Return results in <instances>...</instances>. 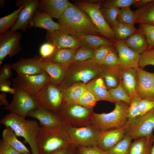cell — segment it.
Masks as SVG:
<instances>
[{
	"mask_svg": "<svg viewBox=\"0 0 154 154\" xmlns=\"http://www.w3.org/2000/svg\"><path fill=\"white\" fill-rule=\"evenodd\" d=\"M132 140L130 136L125 135L120 141L106 152L107 154H129Z\"/></svg>",
	"mask_w": 154,
	"mask_h": 154,
	"instance_id": "d590c367",
	"label": "cell"
},
{
	"mask_svg": "<svg viewBox=\"0 0 154 154\" xmlns=\"http://www.w3.org/2000/svg\"><path fill=\"white\" fill-rule=\"evenodd\" d=\"M76 50L69 48H56L50 57L42 60L67 66L72 62Z\"/></svg>",
	"mask_w": 154,
	"mask_h": 154,
	"instance_id": "484cf974",
	"label": "cell"
},
{
	"mask_svg": "<svg viewBox=\"0 0 154 154\" xmlns=\"http://www.w3.org/2000/svg\"><path fill=\"white\" fill-rule=\"evenodd\" d=\"M57 23L60 26V31L78 39L88 35H100L88 15L72 3Z\"/></svg>",
	"mask_w": 154,
	"mask_h": 154,
	"instance_id": "6da1fadb",
	"label": "cell"
},
{
	"mask_svg": "<svg viewBox=\"0 0 154 154\" xmlns=\"http://www.w3.org/2000/svg\"><path fill=\"white\" fill-rule=\"evenodd\" d=\"M14 88L15 91L12 102L3 109L25 118L29 113L39 106L34 96L18 88Z\"/></svg>",
	"mask_w": 154,
	"mask_h": 154,
	"instance_id": "30bf717a",
	"label": "cell"
},
{
	"mask_svg": "<svg viewBox=\"0 0 154 154\" xmlns=\"http://www.w3.org/2000/svg\"><path fill=\"white\" fill-rule=\"evenodd\" d=\"M106 67L94 63L91 59L70 63L67 66L64 79L57 86L62 91L76 83L86 84L93 79L101 77Z\"/></svg>",
	"mask_w": 154,
	"mask_h": 154,
	"instance_id": "3957f363",
	"label": "cell"
},
{
	"mask_svg": "<svg viewBox=\"0 0 154 154\" xmlns=\"http://www.w3.org/2000/svg\"><path fill=\"white\" fill-rule=\"evenodd\" d=\"M3 85H6L10 86L11 85V83L8 79L0 76V86Z\"/></svg>",
	"mask_w": 154,
	"mask_h": 154,
	"instance_id": "680465c9",
	"label": "cell"
},
{
	"mask_svg": "<svg viewBox=\"0 0 154 154\" xmlns=\"http://www.w3.org/2000/svg\"><path fill=\"white\" fill-rule=\"evenodd\" d=\"M55 47L52 44L46 42L42 44L39 49L40 56L42 59L48 58L54 53Z\"/></svg>",
	"mask_w": 154,
	"mask_h": 154,
	"instance_id": "681fc988",
	"label": "cell"
},
{
	"mask_svg": "<svg viewBox=\"0 0 154 154\" xmlns=\"http://www.w3.org/2000/svg\"><path fill=\"white\" fill-rule=\"evenodd\" d=\"M87 88L95 96L97 100L106 101L115 103L116 101L109 92L103 78H97L86 84Z\"/></svg>",
	"mask_w": 154,
	"mask_h": 154,
	"instance_id": "7402d4cb",
	"label": "cell"
},
{
	"mask_svg": "<svg viewBox=\"0 0 154 154\" xmlns=\"http://www.w3.org/2000/svg\"><path fill=\"white\" fill-rule=\"evenodd\" d=\"M42 60L40 56L36 55L32 58H22L10 65L18 75H37L44 72L40 65Z\"/></svg>",
	"mask_w": 154,
	"mask_h": 154,
	"instance_id": "d6986e66",
	"label": "cell"
},
{
	"mask_svg": "<svg viewBox=\"0 0 154 154\" xmlns=\"http://www.w3.org/2000/svg\"><path fill=\"white\" fill-rule=\"evenodd\" d=\"M35 96L39 107L56 114L64 103L62 91L51 82L46 84Z\"/></svg>",
	"mask_w": 154,
	"mask_h": 154,
	"instance_id": "ba28073f",
	"label": "cell"
},
{
	"mask_svg": "<svg viewBox=\"0 0 154 154\" xmlns=\"http://www.w3.org/2000/svg\"><path fill=\"white\" fill-rule=\"evenodd\" d=\"M125 135V126L100 131L97 147L106 152L120 141Z\"/></svg>",
	"mask_w": 154,
	"mask_h": 154,
	"instance_id": "e0dca14e",
	"label": "cell"
},
{
	"mask_svg": "<svg viewBox=\"0 0 154 154\" xmlns=\"http://www.w3.org/2000/svg\"><path fill=\"white\" fill-rule=\"evenodd\" d=\"M122 69L119 66L114 68L106 67L101 77L104 79L108 89L114 88L118 86Z\"/></svg>",
	"mask_w": 154,
	"mask_h": 154,
	"instance_id": "836d02e7",
	"label": "cell"
},
{
	"mask_svg": "<svg viewBox=\"0 0 154 154\" xmlns=\"http://www.w3.org/2000/svg\"><path fill=\"white\" fill-rule=\"evenodd\" d=\"M119 21L124 23L134 25L135 24L136 15L130 7L121 9L117 17Z\"/></svg>",
	"mask_w": 154,
	"mask_h": 154,
	"instance_id": "f35d334b",
	"label": "cell"
},
{
	"mask_svg": "<svg viewBox=\"0 0 154 154\" xmlns=\"http://www.w3.org/2000/svg\"><path fill=\"white\" fill-rule=\"evenodd\" d=\"M40 65L42 70L49 76L51 82L57 85L64 79L67 66L42 60L40 63Z\"/></svg>",
	"mask_w": 154,
	"mask_h": 154,
	"instance_id": "d4e9b609",
	"label": "cell"
},
{
	"mask_svg": "<svg viewBox=\"0 0 154 154\" xmlns=\"http://www.w3.org/2000/svg\"><path fill=\"white\" fill-rule=\"evenodd\" d=\"M114 46L118 54L119 66L122 69L139 67L141 54L130 49L123 41L116 40Z\"/></svg>",
	"mask_w": 154,
	"mask_h": 154,
	"instance_id": "9a60e30c",
	"label": "cell"
},
{
	"mask_svg": "<svg viewBox=\"0 0 154 154\" xmlns=\"http://www.w3.org/2000/svg\"><path fill=\"white\" fill-rule=\"evenodd\" d=\"M109 92L116 101L124 102L129 106L131 100V98L128 95L122 86L120 81L116 87L108 89Z\"/></svg>",
	"mask_w": 154,
	"mask_h": 154,
	"instance_id": "8d00e7d4",
	"label": "cell"
},
{
	"mask_svg": "<svg viewBox=\"0 0 154 154\" xmlns=\"http://www.w3.org/2000/svg\"><path fill=\"white\" fill-rule=\"evenodd\" d=\"M120 9L115 8H105L101 7V10L111 27L116 22Z\"/></svg>",
	"mask_w": 154,
	"mask_h": 154,
	"instance_id": "bcb514c9",
	"label": "cell"
},
{
	"mask_svg": "<svg viewBox=\"0 0 154 154\" xmlns=\"http://www.w3.org/2000/svg\"><path fill=\"white\" fill-rule=\"evenodd\" d=\"M77 146L73 143L51 154H77Z\"/></svg>",
	"mask_w": 154,
	"mask_h": 154,
	"instance_id": "f5cc1de1",
	"label": "cell"
},
{
	"mask_svg": "<svg viewBox=\"0 0 154 154\" xmlns=\"http://www.w3.org/2000/svg\"><path fill=\"white\" fill-rule=\"evenodd\" d=\"M101 65L108 68L119 66L118 55L114 49L109 53L102 62Z\"/></svg>",
	"mask_w": 154,
	"mask_h": 154,
	"instance_id": "7dc6e473",
	"label": "cell"
},
{
	"mask_svg": "<svg viewBox=\"0 0 154 154\" xmlns=\"http://www.w3.org/2000/svg\"><path fill=\"white\" fill-rule=\"evenodd\" d=\"M115 104L114 109L110 113H94L91 124L100 131L124 126L128 119L129 106L120 101H117Z\"/></svg>",
	"mask_w": 154,
	"mask_h": 154,
	"instance_id": "5b68a950",
	"label": "cell"
},
{
	"mask_svg": "<svg viewBox=\"0 0 154 154\" xmlns=\"http://www.w3.org/2000/svg\"><path fill=\"white\" fill-rule=\"evenodd\" d=\"M116 40L124 41L137 30L134 25L121 22L117 20L111 27Z\"/></svg>",
	"mask_w": 154,
	"mask_h": 154,
	"instance_id": "d6a6232c",
	"label": "cell"
},
{
	"mask_svg": "<svg viewBox=\"0 0 154 154\" xmlns=\"http://www.w3.org/2000/svg\"><path fill=\"white\" fill-rule=\"evenodd\" d=\"M21 33L11 29L0 34V65L7 55L10 58L15 56L22 50L20 41Z\"/></svg>",
	"mask_w": 154,
	"mask_h": 154,
	"instance_id": "4fadbf2b",
	"label": "cell"
},
{
	"mask_svg": "<svg viewBox=\"0 0 154 154\" xmlns=\"http://www.w3.org/2000/svg\"><path fill=\"white\" fill-rule=\"evenodd\" d=\"M0 90L3 92H9L10 93L13 94L15 91V88H12L10 86L6 85H3L0 86Z\"/></svg>",
	"mask_w": 154,
	"mask_h": 154,
	"instance_id": "9f6ffc18",
	"label": "cell"
},
{
	"mask_svg": "<svg viewBox=\"0 0 154 154\" xmlns=\"http://www.w3.org/2000/svg\"><path fill=\"white\" fill-rule=\"evenodd\" d=\"M139 29L145 35L149 46L154 48V25L140 24Z\"/></svg>",
	"mask_w": 154,
	"mask_h": 154,
	"instance_id": "ee69618b",
	"label": "cell"
},
{
	"mask_svg": "<svg viewBox=\"0 0 154 154\" xmlns=\"http://www.w3.org/2000/svg\"><path fill=\"white\" fill-rule=\"evenodd\" d=\"M14 88L34 96L47 83L50 78L45 72L34 75H18L12 80Z\"/></svg>",
	"mask_w": 154,
	"mask_h": 154,
	"instance_id": "8fae6325",
	"label": "cell"
},
{
	"mask_svg": "<svg viewBox=\"0 0 154 154\" xmlns=\"http://www.w3.org/2000/svg\"><path fill=\"white\" fill-rule=\"evenodd\" d=\"M97 101L95 96L87 88L75 103L85 107L93 108Z\"/></svg>",
	"mask_w": 154,
	"mask_h": 154,
	"instance_id": "60d3db41",
	"label": "cell"
},
{
	"mask_svg": "<svg viewBox=\"0 0 154 154\" xmlns=\"http://www.w3.org/2000/svg\"><path fill=\"white\" fill-rule=\"evenodd\" d=\"M68 131L72 141L76 146H97L100 130L95 126L91 124L79 127H68Z\"/></svg>",
	"mask_w": 154,
	"mask_h": 154,
	"instance_id": "7c38bea8",
	"label": "cell"
},
{
	"mask_svg": "<svg viewBox=\"0 0 154 154\" xmlns=\"http://www.w3.org/2000/svg\"><path fill=\"white\" fill-rule=\"evenodd\" d=\"M137 0H108L103 1L102 7L103 8H115L121 9L130 7L134 5Z\"/></svg>",
	"mask_w": 154,
	"mask_h": 154,
	"instance_id": "b9f144b4",
	"label": "cell"
},
{
	"mask_svg": "<svg viewBox=\"0 0 154 154\" xmlns=\"http://www.w3.org/2000/svg\"><path fill=\"white\" fill-rule=\"evenodd\" d=\"M0 123L6 127L11 128L16 136L24 138L29 144L32 154H39L37 139L40 127L37 121L26 119L25 117L10 112L1 119Z\"/></svg>",
	"mask_w": 154,
	"mask_h": 154,
	"instance_id": "277c9868",
	"label": "cell"
},
{
	"mask_svg": "<svg viewBox=\"0 0 154 154\" xmlns=\"http://www.w3.org/2000/svg\"><path fill=\"white\" fill-rule=\"evenodd\" d=\"M125 126V135L132 139L151 135L154 129V108L144 115L128 119Z\"/></svg>",
	"mask_w": 154,
	"mask_h": 154,
	"instance_id": "9c48e42d",
	"label": "cell"
},
{
	"mask_svg": "<svg viewBox=\"0 0 154 154\" xmlns=\"http://www.w3.org/2000/svg\"><path fill=\"white\" fill-rule=\"evenodd\" d=\"M5 3V1L3 0H0V8H3L4 6Z\"/></svg>",
	"mask_w": 154,
	"mask_h": 154,
	"instance_id": "91938a15",
	"label": "cell"
},
{
	"mask_svg": "<svg viewBox=\"0 0 154 154\" xmlns=\"http://www.w3.org/2000/svg\"><path fill=\"white\" fill-rule=\"evenodd\" d=\"M9 104L6 99V94L4 93H1L0 94V105H4L7 106Z\"/></svg>",
	"mask_w": 154,
	"mask_h": 154,
	"instance_id": "6f0895ef",
	"label": "cell"
},
{
	"mask_svg": "<svg viewBox=\"0 0 154 154\" xmlns=\"http://www.w3.org/2000/svg\"><path fill=\"white\" fill-rule=\"evenodd\" d=\"M27 116L38 119L41 127H55L63 123L61 119L57 114L40 107L29 113Z\"/></svg>",
	"mask_w": 154,
	"mask_h": 154,
	"instance_id": "44dd1931",
	"label": "cell"
},
{
	"mask_svg": "<svg viewBox=\"0 0 154 154\" xmlns=\"http://www.w3.org/2000/svg\"><path fill=\"white\" fill-rule=\"evenodd\" d=\"M94 113L93 108L76 103H64L57 115L68 127H79L91 124Z\"/></svg>",
	"mask_w": 154,
	"mask_h": 154,
	"instance_id": "8992f818",
	"label": "cell"
},
{
	"mask_svg": "<svg viewBox=\"0 0 154 154\" xmlns=\"http://www.w3.org/2000/svg\"><path fill=\"white\" fill-rule=\"evenodd\" d=\"M95 50L81 46L76 49L71 63L82 62L92 59Z\"/></svg>",
	"mask_w": 154,
	"mask_h": 154,
	"instance_id": "74e56055",
	"label": "cell"
},
{
	"mask_svg": "<svg viewBox=\"0 0 154 154\" xmlns=\"http://www.w3.org/2000/svg\"><path fill=\"white\" fill-rule=\"evenodd\" d=\"M154 141L152 135L134 139L131 143L129 154H150Z\"/></svg>",
	"mask_w": 154,
	"mask_h": 154,
	"instance_id": "83f0119b",
	"label": "cell"
},
{
	"mask_svg": "<svg viewBox=\"0 0 154 154\" xmlns=\"http://www.w3.org/2000/svg\"><path fill=\"white\" fill-rule=\"evenodd\" d=\"M150 154H154V145L152 147Z\"/></svg>",
	"mask_w": 154,
	"mask_h": 154,
	"instance_id": "94428289",
	"label": "cell"
},
{
	"mask_svg": "<svg viewBox=\"0 0 154 154\" xmlns=\"http://www.w3.org/2000/svg\"><path fill=\"white\" fill-rule=\"evenodd\" d=\"M77 154H107L106 152L100 149L97 146H77Z\"/></svg>",
	"mask_w": 154,
	"mask_h": 154,
	"instance_id": "f907efd6",
	"label": "cell"
},
{
	"mask_svg": "<svg viewBox=\"0 0 154 154\" xmlns=\"http://www.w3.org/2000/svg\"><path fill=\"white\" fill-rule=\"evenodd\" d=\"M40 3V1L38 0H17L15 6L18 7L23 5L24 7L19 14L16 24L10 29L13 31L20 30L24 32H26L28 25L39 7Z\"/></svg>",
	"mask_w": 154,
	"mask_h": 154,
	"instance_id": "5bb4252c",
	"label": "cell"
},
{
	"mask_svg": "<svg viewBox=\"0 0 154 154\" xmlns=\"http://www.w3.org/2000/svg\"><path fill=\"white\" fill-rule=\"evenodd\" d=\"M120 81L124 89L131 98L137 94L136 69H122L120 73Z\"/></svg>",
	"mask_w": 154,
	"mask_h": 154,
	"instance_id": "cb8c5ba5",
	"label": "cell"
},
{
	"mask_svg": "<svg viewBox=\"0 0 154 154\" xmlns=\"http://www.w3.org/2000/svg\"><path fill=\"white\" fill-rule=\"evenodd\" d=\"M37 142L39 154H51L73 143L68 127L63 123L52 128L40 127Z\"/></svg>",
	"mask_w": 154,
	"mask_h": 154,
	"instance_id": "7a4b0ae2",
	"label": "cell"
},
{
	"mask_svg": "<svg viewBox=\"0 0 154 154\" xmlns=\"http://www.w3.org/2000/svg\"><path fill=\"white\" fill-rule=\"evenodd\" d=\"M52 18L47 14L37 10L29 24V26L31 27L43 29L49 32L60 30L59 25L54 22Z\"/></svg>",
	"mask_w": 154,
	"mask_h": 154,
	"instance_id": "603a6c76",
	"label": "cell"
},
{
	"mask_svg": "<svg viewBox=\"0 0 154 154\" xmlns=\"http://www.w3.org/2000/svg\"><path fill=\"white\" fill-rule=\"evenodd\" d=\"M141 99L137 94L131 98L128 110V119H132L140 116L139 104Z\"/></svg>",
	"mask_w": 154,
	"mask_h": 154,
	"instance_id": "7bdbcfd3",
	"label": "cell"
},
{
	"mask_svg": "<svg viewBox=\"0 0 154 154\" xmlns=\"http://www.w3.org/2000/svg\"><path fill=\"white\" fill-rule=\"evenodd\" d=\"M137 94L141 99L154 98V73L139 67L136 69Z\"/></svg>",
	"mask_w": 154,
	"mask_h": 154,
	"instance_id": "2e32d148",
	"label": "cell"
},
{
	"mask_svg": "<svg viewBox=\"0 0 154 154\" xmlns=\"http://www.w3.org/2000/svg\"><path fill=\"white\" fill-rule=\"evenodd\" d=\"M102 0H77L74 5L85 12L98 29L100 35L115 42L114 33L106 20L101 10Z\"/></svg>",
	"mask_w": 154,
	"mask_h": 154,
	"instance_id": "52a82bcc",
	"label": "cell"
},
{
	"mask_svg": "<svg viewBox=\"0 0 154 154\" xmlns=\"http://www.w3.org/2000/svg\"><path fill=\"white\" fill-rule=\"evenodd\" d=\"M0 154H21L1 139L0 141Z\"/></svg>",
	"mask_w": 154,
	"mask_h": 154,
	"instance_id": "816d5d0a",
	"label": "cell"
},
{
	"mask_svg": "<svg viewBox=\"0 0 154 154\" xmlns=\"http://www.w3.org/2000/svg\"><path fill=\"white\" fill-rule=\"evenodd\" d=\"M140 115H143L154 108V98L141 99L139 104Z\"/></svg>",
	"mask_w": 154,
	"mask_h": 154,
	"instance_id": "c3c4849f",
	"label": "cell"
},
{
	"mask_svg": "<svg viewBox=\"0 0 154 154\" xmlns=\"http://www.w3.org/2000/svg\"><path fill=\"white\" fill-rule=\"evenodd\" d=\"M46 39L47 42L52 44L56 48L76 50L81 46L79 39L60 30L47 31Z\"/></svg>",
	"mask_w": 154,
	"mask_h": 154,
	"instance_id": "ac0fdd59",
	"label": "cell"
},
{
	"mask_svg": "<svg viewBox=\"0 0 154 154\" xmlns=\"http://www.w3.org/2000/svg\"><path fill=\"white\" fill-rule=\"evenodd\" d=\"M136 23L154 25V1L135 11Z\"/></svg>",
	"mask_w": 154,
	"mask_h": 154,
	"instance_id": "1f68e13d",
	"label": "cell"
},
{
	"mask_svg": "<svg viewBox=\"0 0 154 154\" xmlns=\"http://www.w3.org/2000/svg\"><path fill=\"white\" fill-rule=\"evenodd\" d=\"M10 65L5 64L1 68L0 72V76L7 79L11 78L12 75Z\"/></svg>",
	"mask_w": 154,
	"mask_h": 154,
	"instance_id": "db71d44e",
	"label": "cell"
},
{
	"mask_svg": "<svg viewBox=\"0 0 154 154\" xmlns=\"http://www.w3.org/2000/svg\"><path fill=\"white\" fill-rule=\"evenodd\" d=\"M3 140L18 152L23 154H30L29 150L17 138L13 130L10 127H6L2 132Z\"/></svg>",
	"mask_w": 154,
	"mask_h": 154,
	"instance_id": "4dcf8cb0",
	"label": "cell"
},
{
	"mask_svg": "<svg viewBox=\"0 0 154 154\" xmlns=\"http://www.w3.org/2000/svg\"><path fill=\"white\" fill-rule=\"evenodd\" d=\"M71 4L67 0H41L39 11L58 19Z\"/></svg>",
	"mask_w": 154,
	"mask_h": 154,
	"instance_id": "ffe728a7",
	"label": "cell"
},
{
	"mask_svg": "<svg viewBox=\"0 0 154 154\" xmlns=\"http://www.w3.org/2000/svg\"><path fill=\"white\" fill-rule=\"evenodd\" d=\"M149 65L154 66V48L148 49L140 55L139 67L143 68Z\"/></svg>",
	"mask_w": 154,
	"mask_h": 154,
	"instance_id": "f6af8a7d",
	"label": "cell"
},
{
	"mask_svg": "<svg viewBox=\"0 0 154 154\" xmlns=\"http://www.w3.org/2000/svg\"><path fill=\"white\" fill-rule=\"evenodd\" d=\"M81 46L96 50L106 45H114V42L108 39L99 35H88L79 39Z\"/></svg>",
	"mask_w": 154,
	"mask_h": 154,
	"instance_id": "f1b7e54d",
	"label": "cell"
},
{
	"mask_svg": "<svg viewBox=\"0 0 154 154\" xmlns=\"http://www.w3.org/2000/svg\"><path fill=\"white\" fill-rule=\"evenodd\" d=\"M87 89L86 84L82 83L71 85L62 91L64 103H75Z\"/></svg>",
	"mask_w": 154,
	"mask_h": 154,
	"instance_id": "f546056e",
	"label": "cell"
},
{
	"mask_svg": "<svg viewBox=\"0 0 154 154\" xmlns=\"http://www.w3.org/2000/svg\"><path fill=\"white\" fill-rule=\"evenodd\" d=\"M154 1L153 0H137L133 6L134 7L138 9Z\"/></svg>",
	"mask_w": 154,
	"mask_h": 154,
	"instance_id": "11a10c76",
	"label": "cell"
},
{
	"mask_svg": "<svg viewBox=\"0 0 154 154\" xmlns=\"http://www.w3.org/2000/svg\"><path fill=\"white\" fill-rule=\"evenodd\" d=\"M23 7V5H21L11 14L0 18V34L6 31L14 26L17 21L19 14Z\"/></svg>",
	"mask_w": 154,
	"mask_h": 154,
	"instance_id": "e575fe53",
	"label": "cell"
},
{
	"mask_svg": "<svg viewBox=\"0 0 154 154\" xmlns=\"http://www.w3.org/2000/svg\"><path fill=\"white\" fill-rule=\"evenodd\" d=\"M114 45H104L96 49L94 56L91 59L92 62L95 64L101 65L109 53L114 49Z\"/></svg>",
	"mask_w": 154,
	"mask_h": 154,
	"instance_id": "ab89813d",
	"label": "cell"
},
{
	"mask_svg": "<svg viewBox=\"0 0 154 154\" xmlns=\"http://www.w3.org/2000/svg\"><path fill=\"white\" fill-rule=\"evenodd\" d=\"M123 41L130 49L140 54L149 48L146 37L139 29Z\"/></svg>",
	"mask_w": 154,
	"mask_h": 154,
	"instance_id": "4316f807",
	"label": "cell"
}]
</instances>
